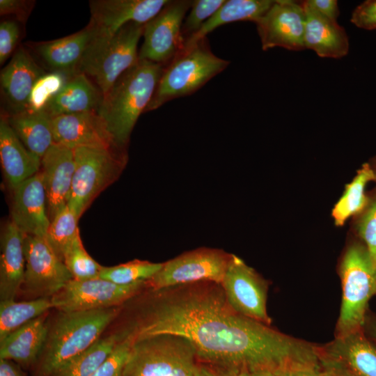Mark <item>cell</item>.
Returning <instances> with one entry per match:
<instances>
[{
    "label": "cell",
    "instance_id": "obj_1",
    "mask_svg": "<svg viewBox=\"0 0 376 376\" xmlns=\"http://www.w3.org/2000/svg\"><path fill=\"white\" fill-rule=\"evenodd\" d=\"M123 330L134 340L161 334L183 336L201 365L235 374L286 376L307 366L313 355L311 343L237 313L221 285L209 281L149 289Z\"/></svg>",
    "mask_w": 376,
    "mask_h": 376
},
{
    "label": "cell",
    "instance_id": "obj_2",
    "mask_svg": "<svg viewBox=\"0 0 376 376\" xmlns=\"http://www.w3.org/2000/svg\"><path fill=\"white\" fill-rule=\"evenodd\" d=\"M164 68L139 60L102 95L96 112L118 148H123L128 143L139 116L153 97Z\"/></svg>",
    "mask_w": 376,
    "mask_h": 376
},
{
    "label": "cell",
    "instance_id": "obj_3",
    "mask_svg": "<svg viewBox=\"0 0 376 376\" xmlns=\"http://www.w3.org/2000/svg\"><path fill=\"white\" fill-rule=\"evenodd\" d=\"M120 311V306L60 312L44 350L34 366V376H56L74 358L99 338Z\"/></svg>",
    "mask_w": 376,
    "mask_h": 376
},
{
    "label": "cell",
    "instance_id": "obj_4",
    "mask_svg": "<svg viewBox=\"0 0 376 376\" xmlns=\"http://www.w3.org/2000/svg\"><path fill=\"white\" fill-rule=\"evenodd\" d=\"M229 63L213 54L207 38L185 47L164 68L146 111L156 109L173 99L195 93L224 70Z\"/></svg>",
    "mask_w": 376,
    "mask_h": 376
},
{
    "label": "cell",
    "instance_id": "obj_5",
    "mask_svg": "<svg viewBox=\"0 0 376 376\" xmlns=\"http://www.w3.org/2000/svg\"><path fill=\"white\" fill-rule=\"evenodd\" d=\"M196 350L186 338L161 334L134 340L123 376H195Z\"/></svg>",
    "mask_w": 376,
    "mask_h": 376
},
{
    "label": "cell",
    "instance_id": "obj_6",
    "mask_svg": "<svg viewBox=\"0 0 376 376\" xmlns=\"http://www.w3.org/2000/svg\"><path fill=\"white\" fill-rule=\"evenodd\" d=\"M143 27L131 22L111 35L93 34L77 70L93 77L102 95L139 61L137 46Z\"/></svg>",
    "mask_w": 376,
    "mask_h": 376
},
{
    "label": "cell",
    "instance_id": "obj_7",
    "mask_svg": "<svg viewBox=\"0 0 376 376\" xmlns=\"http://www.w3.org/2000/svg\"><path fill=\"white\" fill-rule=\"evenodd\" d=\"M340 275L343 294L336 336L361 330L368 301L376 294V269L365 246L354 244L346 251Z\"/></svg>",
    "mask_w": 376,
    "mask_h": 376
},
{
    "label": "cell",
    "instance_id": "obj_8",
    "mask_svg": "<svg viewBox=\"0 0 376 376\" xmlns=\"http://www.w3.org/2000/svg\"><path fill=\"white\" fill-rule=\"evenodd\" d=\"M74 150L75 168L69 208L79 219L93 199L120 175L126 163L120 149L79 147Z\"/></svg>",
    "mask_w": 376,
    "mask_h": 376
},
{
    "label": "cell",
    "instance_id": "obj_9",
    "mask_svg": "<svg viewBox=\"0 0 376 376\" xmlns=\"http://www.w3.org/2000/svg\"><path fill=\"white\" fill-rule=\"evenodd\" d=\"M223 250L198 248L165 263L148 281L147 287L159 290L202 281L221 283L230 257Z\"/></svg>",
    "mask_w": 376,
    "mask_h": 376
},
{
    "label": "cell",
    "instance_id": "obj_10",
    "mask_svg": "<svg viewBox=\"0 0 376 376\" xmlns=\"http://www.w3.org/2000/svg\"><path fill=\"white\" fill-rule=\"evenodd\" d=\"M147 287L146 281L120 285L96 278L70 280L50 297L53 308L60 312H74L120 306Z\"/></svg>",
    "mask_w": 376,
    "mask_h": 376
},
{
    "label": "cell",
    "instance_id": "obj_11",
    "mask_svg": "<svg viewBox=\"0 0 376 376\" xmlns=\"http://www.w3.org/2000/svg\"><path fill=\"white\" fill-rule=\"evenodd\" d=\"M192 1H169L162 10L144 24L143 42L139 60L148 61L164 67L185 47L182 28Z\"/></svg>",
    "mask_w": 376,
    "mask_h": 376
},
{
    "label": "cell",
    "instance_id": "obj_12",
    "mask_svg": "<svg viewBox=\"0 0 376 376\" xmlns=\"http://www.w3.org/2000/svg\"><path fill=\"white\" fill-rule=\"evenodd\" d=\"M221 285L235 311L271 325L272 320L267 310V283L242 259L231 255Z\"/></svg>",
    "mask_w": 376,
    "mask_h": 376
},
{
    "label": "cell",
    "instance_id": "obj_13",
    "mask_svg": "<svg viewBox=\"0 0 376 376\" xmlns=\"http://www.w3.org/2000/svg\"><path fill=\"white\" fill-rule=\"evenodd\" d=\"M25 271L22 285L38 298L51 297L72 276L44 237L25 235Z\"/></svg>",
    "mask_w": 376,
    "mask_h": 376
},
{
    "label": "cell",
    "instance_id": "obj_14",
    "mask_svg": "<svg viewBox=\"0 0 376 376\" xmlns=\"http://www.w3.org/2000/svg\"><path fill=\"white\" fill-rule=\"evenodd\" d=\"M306 15L301 2L276 0L256 22L262 49H304Z\"/></svg>",
    "mask_w": 376,
    "mask_h": 376
},
{
    "label": "cell",
    "instance_id": "obj_15",
    "mask_svg": "<svg viewBox=\"0 0 376 376\" xmlns=\"http://www.w3.org/2000/svg\"><path fill=\"white\" fill-rule=\"evenodd\" d=\"M168 0H96L90 1L89 26L97 36L115 33L127 24H146L166 5Z\"/></svg>",
    "mask_w": 376,
    "mask_h": 376
},
{
    "label": "cell",
    "instance_id": "obj_16",
    "mask_svg": "<svg viewBox=\"0 0 376 376\" xmlns=\"http://www.w3.org/2000/svg\"><path fill=\"white\" fill-rule=\"evenodd\" d=\"M55 143L75 149L91 147L109 150L118 148L96 111L61 114L52 117Z\"/></svg>",
    "mask_w": 376,
    "mask_h": 376
},
{
    "label": "cell",
    "instance_id": "obj_17",
    "mask_svg": "<svg viewBox=\"0 0 376 376\" xmlns=\"http://www.w3.org/2000/svg\"><path fill=\"white\" fill-rule=\"evenodd\" d=\"M75 162L74 150L54 143L41 158L40 173L49 221L69 200Z\"/></svg>",
    "mask_w": 376,
    "mask_h": 376
},
{
    "label": "cell",
    "instance_id": "obj_18",
    "mask_svg": "<svg viewBox=\"0 0 376 376\" xmlns=\"http://www.w3.org/2000/svg\"><path fill=\"white\" fill-rule=\"evenodd\" d=\"M11 221L24 234L45 237L50 221L40 171L14 190Z\"/></svg>",
    "mask_w": 376,
    "mask_h": 376
},
{
    "label": "cell",
    "instance_id": "obj_19",
    "mask_svg": "<svg viewBox=\"0 0 376 376\" xmlns=\"http://www.w3.org/2000/svg\"><path fill=\"white\" fill-rule=\"evenodd\" d=\"M43 75L44 71L23 48L19 49L1 70V89L15 113L26 109L32 88Z\"/></svg>",
    "mask_w": 376,
    "mask_h": 376
},
{
    "label": "cell",
    "instance_id": "obj_20",
    "mask_svg": "<svg viewBox=\"0 0 376 376\" xmlns=\"http://www.w3.org/2000/svg\"><path fill=\"white\" fill-rule=\"evenodd\" d=\"M25 234L10 220L1 236L0 300L15 299L22 287L24 271Z\"/></svg>",
    "mask_w": 376,
    "mask_h": 376
},
{
    "label": "cell",
    "instance_id": "obj_21",
    "mask_svg": "<svg viewBox=\"0 0 376 376\" xmlns=\"http://www.w3.org/2000/svg\"><path fill=\"white\" fill-rule=\"evenodd\" d=\"M320 349L322 354L340 363L355 376H376V348L361 330L336 336Z\"/></svg>",
    "mask_w": 376,
    "mask_h": 376
},
{
    "label": "cell",
    "instance_id": "obj_22",
    "mask_svg": "<svg viewBox=\"0 0 376 376\" xmlns=\"http://www.w3.org/2000/svg\"><path fill=\"white\" fill-rule=\"evenodd\" d=\"M306 15L304 47L322 58H341L349 52L345 29L337 21L327 18L301 1Z\"/></svg>",
    "mask_w": 376,
    "mask_h": 376
},
{
    "label": "cell",
    "instance_id": "obj_23",
    "mask_svg": "<svg viewBox=\"0 0 376 376\" xmlns=\"http://www.w3.org/2000/svg\"><path fill=\"white\" fill-rule=\"evenodd\" d=\"M0 158L3 175L13 191L40 171L41 159L24 146L4 118L0 121Z\"/></svg>",
    "mask_w": 376,
    "mask_h": 376
},
{
    "label": "cell",
    "instance_id": "obj_24",
    "mask_svg": "<svg viewBox=\"0 0 376 376\" xmlns=\"http://www.w3.org/2000/svg\"><path fill=\"white\" fill-rule=\"evenodd\" d=\"M49 328L43 315L16 329L0 342V359L29 368L37 363L45 346Z\"/></svg>",
    "mask_w": 376,
    "mask_h": 376
},
{
    "label": "cell",
    "instance_id": "obj_25",
    "mask_svg": "<svg viewBox=\"0 0 376 376\" xmlns=\"http://www.w3.org/2000/svg\"><path fill=\"white\" fill-rule=\"evenodd\" d=\"M102 98L85 74L78 73L68 81L45 111L51 117L61 114L96 111Z\"/></svg>",
    "mask_w": 376,
    "mask_h": 376
},
{
    "label": "cell",
    "instance_id": "obj_26",
    "mask_svg": "<svg viewBox=\"0 0 376 376\" xmlns=\"http://www.w3.org/2000/svg\"><path fill=\"white\" fill-rule=\"evenodd\" d=\"M52 119L44 111L24 110L14 113L8 122L24 146L41 159L55 143Z\"/></svg>",
    "mask_w": 376,
    "mask_h": 376
},
{
    "label": "cell",
    "instance_id": "obj_27",
    "mask_svg": "<svg viewBox=\"0 0 376 376\" xmlns=\"http://www.w3.org/2000/svg\"><path fill=\"white\" fill-rule=\"evenodd\" d=\"M94 32L88 25L70 36L41 43L37 47L40 56L56 72L77 69Z\"/></svg>",
    "mask_w": 376,
    "mask_h": 376
},
{
    "label": "cell",
    "instance_id": "obj_28",
    "mask_svg": "<svg viewBox=\"0 0 376 376\" xmlns=\"http://www.w3.org/2000/svg\"><path fill=\"white\" fill-rule=\"evenodd\" d=\"M274 1L273 0L225 1L201 28L185 41V47L206 38L208 33L226 24L239 21H251L256 23L269 10Z\"/></svg>",
    "mask_w": 376,
    "mask_h": 376
},
{
    "label": "cell",
    "instance_id": "obj_29",
    "mask_svg": "<svg viewBox=\"0 0 376 376\" xmlns=\"http://www.w3.org/2000/svg\"><path fill=\"white\" fill-rule=\"evenodd\" d=\"M373 180H376L375 169L369 164H364L345 187L333 209L332 216L337 226H342L350 217L366 207L369 201L365 193L366 187Z\"/></svg>",
    "mask_w": 376,
    "mask_h": 376
},
{
    "label": "cell",
    "instance_id": "obj_30",
    "mask_svg": "<svg viewBox=\"0 0 376 376\" xmlns=\"http://www.w3.org/2000/svg\"><path fill=\"white\" fill-rule=\"evenodd\" d=\"M53 308L50 298L40 297L30 301L15 299L0 302V342L29 322L43 315Z\"/></svg>",
    "mask_w": 376,
    "mask_h": 376
},
{
    "label": "cell",
    "instance_id": "obj_31",
    "mask_svg": "<svg viewBox=\"0 0 376 376\" xmlns=\"http://www.w3.org/2000/svg\"><path fill=\"white\" fill-rule=\"evenodd\" d=\"M124 337L122 331L99 338L74 358L56 376H91Z\"/></svg>",
    "mask_w": 376,
    "mask_h": 376
},
{
    "label": "cell",
    "instance_id": "obj_32",
    "mask_svg": "<svg viewBox=\"0 0 376 376\" xmlns=\"http://www.w3.org/2000/svg\"><path fill=\"white\" fill-rule=\"evenodd\" d=\"M79 219L66 205L50 221L44 238L61 260L66 251L79 235L77 226Z\"/></svg>",
    "mask_w": 376,
    "mask_h": 376
},
{
    "label": "cell",
    "instance_id": "obj_33",
    "mask_svg": "<svg viewBox=\"0 0 376 376\" xmlns=\"http://www.w3.org/2000/svg\"><path fill=\"white\" fill-rule=\"evenodd\" d=\"M162 265L163 263L135 259L111 267L103 266L99 278L118 285H128L150 280Z\"/></svg>",
    "mask_w": 376,
    "mask_h": 376
},
{
    "label": "cell",
    "instance_id": "obj_34",
    "mask_svg": "<svg viewBox=\"0 0 376 376\" xmlns=\"http://www.w3.org/2000/svg\"><path fill=\"white\" fill-rule=\"evenodd\" d=\"M64 264L77 281H86L99 277L103 267L85 249L80 235L74 240L64 254Z\"/></svg>",
    "mask_w": 376,
    "mask_h": 376
},
{
    "label": "cell",
    "instance_id": "obj_35",
    "mask_svg": "<svg viewBox=\"0 0 376 376\" xmlns=\"http://www.w3.org/2000/svg\"><path fill=\"white\" fill-rule=\"evenodd\" d=\"M65 81L62 72L45 74L34 84L26 110L45 111L50 101L64 87Z\"/></svg>",
    "mask_w": 376,
    "mask_h": 376
},
{
    "label": "cell",
    "instance_id": "obj_36",
    "mask_svg": "<svg viewBox=\"0 0 376 376\" xmlns=\"http://www.w3.org/2000/svg\"><path fill=\"white\" fill-rule=\"evenodd\" d=\"M226 0L192 1L189 13L184 19L182 33L185 41L194 35L223 5Z\"/></svg>",
    "mask_w": 376,
    "mask_h": 376
},
{
    "label": "cell",
    "instance_id": "obj_37",
    "mask_svg": "<svg viewBox=\"0 0 376 376\" xmlns=\"http://www.w3.org/2000/svg\"><path fill=\"white\" fill-rule=\"evenodd\" d=\"M121 331L124 333V337L91 376H123L134 340L132 336Z\"/></svg>",
    "mask_w": 376,
    "mask_h": 376
},
{
    "label": "cell",
    "instance_id": "obj_38",
    "mask_svg": "<svg viewBox=\"0 0 376 376\" xmlns=\"http://www.w3.org/2000/svg\"><path fill=\"white\" fill-rule=\"evenodd\" d=\"M357 230L376 269V198L368 201L362 210V215L357 224Z\"/></svg>",
    "mask_w": 376,
    "mask_h": 376
},
{
    "label": "cell",
    "instance_id": "obj_39",
    "mask_svg": "<svg viewBox=\"0 0 376 376\" xmlns=\"http://www.w3.org/2000/svg\"><path fill=\"white\" fill-rule=\"evenodd\" d=\"M19 36L17 22L4 20L0 24V63L2 65L15 49Z\"/></svg>",
    "mask_w": 376,
    "mask_h": 376
},
{
    "label": "cell",
    "instance_id": "obj_40",
    "mask_svg": "<svg viewBox=\"0 0 376 376\" xmlns=\"http://www.w3.org/2000/svg\"><path fill=\"white\" fill-rule=\"evenodd\" d=\"M350 22L362 29L376 30V0H366L358 5L352 13Z\"/></svg>",
    "mask_w": 376,
    "mask_h": 376
},
{
    "label": "cell",
    "instance_id": "obj_41",
    "mask_svg": "<svg viewBox=\"0 0 376 376\" xmlns=\"http://www.w3.org/2000/svg\"><path fill=\"white\" fill-rule=\"evenodd\" d=\"M303 2L314 11L330 19L337 21L340 15L336 0H306Z\"/></svg>",
    "mask_w": 376,
    "mask_h": 376
},
{
    "label": "cell",
    "instance_id": "obj_42",
    "mask_svg": "<svg viewBox=\"0 0 376 376\" xmlns=\"http://www.w3.org/2000/svg\"><path fill=\"white\" fill-rule=\"evenodd\" d=\"M318 373L320 376H355L340 363L324 356L321 352Z\"/></svg>",
    "mask_w": 376,
    "mask_h": 376
},
{
    "label": "cell",
    "instance_id": "obj_43",
    "mask_svg": "<svg viewBox=\"0 0 376 376\" xmlns=\"http://www.w3.org/2000/svg\"><path fill=\"white\" fill-rule=\"evenodd\" d=\"M30 1L21 0H0V14L15 15L19 18H25L30 8Z\"/></svg>",
    "mask_w": 376,
    "mask_h": 376
},
{
    "label": "cell",
    "instance_id": "obj_44",
    "mask_svg": "<svg viewBox=\"0 0 376 376\" xmlns=\"http://www.w3.org/2000/svg\"><path fill=\"white\" fill-rule=\"evenodd\" d=\"M0 376H25L21 366L16 362L0 359Z\"/></svg>",
    "mask_w": 376,
    "mask_h": 376
},
{
    "label": "cell",
    "instance_id": "obj_45",
    "mask_svg": "<svg viewBox=\"0 0 376 376\" xmlns=\"http://www.w3.org/2000/svg\"><path fill=\"white\" fill-rule=\"evenodd\" d=\"M200 368L207 376H235L232 372L213 366L200 364Z\"/></svg>",
    "mask_w": 376,
    "mask_h": 376
},
{
    "label": "cell",
    "instance_id": "obj_46",
    "mask_svg": "<svg viewBox=\"0 0 376 376\" xmlns=\"http://www.w3.org/2000/svg\"><path fill=\"white\" fill-rule=\"evenodd\" d=\"M318 369H306L299 370L292 373L289 376H320Z\"/></svg>",
    "mask_w": 376,
    "mask_h": 376
},
{
    "label": "cell",
    "instance_id": "obj_47",
    "mask_svg": "<svg viewBox=\"0 0 376 376\" xmlns=\"http://www.w3.org/2000/svg\"><path fill=\"white\" fill-rule=\"evenodd\" d=\"M235 376H276V375L269 371H256V372L240 373L235 374Z\"/></svg>",
    "mask_w": 376,
    "mask_h": 376
},
{
    "label": "cell",
    "instance_id": "obj_48",
    "mask_svg": "<svg viewBox=\"0 0 376 376\" xmlns=\"http://www.w3.org/2000/svg\"><path fill=\"white\" fill-rule=\"evenodd\" d=\"M368 328L370 335L375 338L376 340V320H371L368 323Z\"/></svg>",
    "mask_w": 376,
    "mask_h": 376
},
{
    "label": "cell",
    "instance_id": "obj_49",
    "mask_svg": "<svg viewBox=\"0 0 376 376\" xmlns=\"http://www.w3.org/2000/svg\"><path fill=\"white\" fill-rule=\"evenodd\" d=\"M195 376H207L201 369H200L196 372Z\"/></svg>",
    "mask_w": 376,
    "mask_h": 376
},
{
    "label": "cell",
    "instance_id": "obj_50",
    "mask_svg": "<svg viewBox=\"0 0 376 376\" xmlns=\"http://www.w3.org/2000/svg\"><path fill=\"white\" fill-rule=\"evenodd\" d=\"M375 171V175H376V171Z\"/></svg>",
    "mask_w": 376,
    "mask_h": 376
}]
</instances>
